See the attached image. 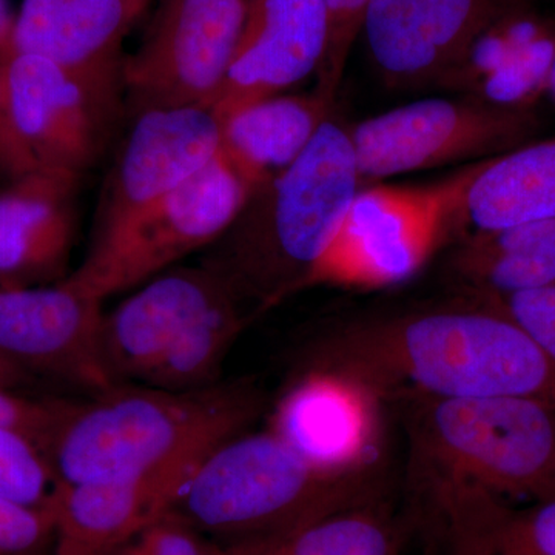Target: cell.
Returning a JSON list of instances; mask_svg holds the SVG:
<instances>
[{
    "label": "cell",
    "mask_w": 555,
    "mask_h": 555,
    "mask_svg": "<svg viewBox=\"0 0 555 555\" xmlns=\"http://www.w3.org/2000/svg\"><path fill=\"white\" fill-rule=\"evenodd\" d=\"M353 321L317 347L313 367L360 379L379 397L534 398L555 408V366L495 297Z\"/></svg>",
    "instance_id": "obj_1"
},
{
    "label": "cell",
    "mask_w": 555,
    "mask_h": 555,
    "mask_svg": "<svg viewBox=\"0 0 555 555\" xmlns=\"http://www.w3.org/2000/svg\"><path fill=\"white\" fill-rule=\"evenodd\" d=\"M259 406L250 383L188 392L119 383L82 403L56 401L40 449L56 483L181 486L208 452L246 430Z\"/></svg>",
    "instance_id": "obj_2"
},
{
    "label": "cell",
    "mask_w": 555,
    "mask_h": 555,
    "mask_svg": "<svg viewBox=\"0 0 555 555\" xmlns=\"http://www.w3.org/2000/svg\"><path fill=\"white\" fill-rule=\"evenodd\" d=\"M361 188L350 129L332 113L291 166L251 189L201 264L258 315L312 286Z\"/></svg>",
    "instance_id": "obj_3"
},
{
    "label": "cell",
    "mask_w": 555,
    "mask_h": 555,
    "mask_svg": "<svg viewBox=\"0 0 555 555\" xmlns=\"http://www.w3.org/2000/svg\"><path fill=\"white\" fill-rule=\"evenodd\" d=\"M379 467L357 474L318 469L272 430L219 444L175 492L173 514L219 545L266 539L338 511L382 502Z\"/></svg>",
    "instance_id": "obj_4"
},
{
    "label": "cell",
    "mask_w": 555,
    "mask_h": 555,
    "mask_svg": "<svg viewBox=\"0 0 555 555\" xmlns=\"http://www.w3.org/2000/svg\"><path fill=\"white\" fill-rule=\"evenodd\" d=\"M418 466L454 491L539 500L555 459V408L534 398H416Z\"/></svg>",
    "instance_id": "obj_5"
},
{
    "label": "cell",
    "mask_w": 555,
    "mask_h": 555,
    "mask_svg": "<svg viewBox=\"0 0 555 555\" xmlns=\"http://www.w3.org/2000/svg\"><path fill=\"white\" fill-rule=\"evenodd\" d=\"M251 185L219 153L195 177L150 204L104 243L89 247L65 276L72 286L105 301L217 243L238 217Z\"/></svg>",
    "instance_id": "obj_6"
},
{
    "label": "cell",
    "mask_w": 555,
    "mask_h": 555,
    "mask_svg": "<svg viewBox=\"0 0 555 555\" xmlns=\"http://www.w3.org/2000/svg\"><path fill=\"white\" fill-rule=\"evenodd\" d=\"M2 68L3 170L13 179L30 173L82 178L107 147L122 98L33 54H10Z\"/></svg>",
    "instance_id": "obj_7"
},
{
    "label": "cell",
    "mask_w": 555,
    "mask_h": 555,
    "mask_svg": "<svg viewBox=\"0 0 555 555\" xmlns=\"http://www.w3.org/2000/svg\"><path fill=\"white\" fill-rule=\"evenodd\" d=\"M534 109L499 107L463 96L411 102L350 129L363 185L448 166L486 160L535 141Z\"/></svg>",
    "instance_id": "obj_8"
},
{
    "label": "cell",
    "mask_w": 555,
    "mask_h": 555,
    "mask_svg": "<svg viewBox=\"0 0 555 555\" xmlns=\"http://www.w3.org/2000/svg\"><path fill=\"white\" fill-rule=\"evenodd\" d=\"M474 166L426 188H361L313 284L383 287L414 275L449 230Z\"/></svg>",
    "instance_id": "obj_9"
},
{
    "label": "cell",
    "mask_w": 555,
    "mask_h": 555,
    "mask_svg": "<svg viewBox=\"0 0 555 555\" xmlns=\"http://www.w3.org/2000/svg\"><path fill=\"white\" fill-rule=\"evenodd\" d=\"M248 0H160L139 49L124 61L131 116L211 104L238 47Z\"/></svg>",
    "instance_id": "obj_10"
},
{
    "label": "cell",
    "mask_w": 555,
    "mask_h": 555,
    "mask_svg": "<svg viewBox=\"0 0 555 555\" xmlns=\"http://www.w3.org/2000/svg\"><path fill=\"white\" fill-rule=\"evenodd\" d=\"M222 120L210 104L133 116L94 214L90 246L115 235L139 211L207 167L221 150Z\"/></svg>",
    "instance_id": "obj_11"
},
{
    "label": "cell",
    "mask_w": 555,
    "mask_h": 555,
    "mask_svg": "<svg viewBox=\"0 0 555 555\" xmlns=\"http://www.w3.org/2000/svg\"><path fill=\"white\" fill-rule=\"evenodd\" d=\"M537 3L539 0H372L363 35L387 86H440L488 28Z\"/></svg>",
    "instance_id": "obj_12"
},
{
    "label": "cell",
    "mask_w": 555,
    "mask_h": 555,
    "mask_svg": "<svg viewBox=\"0 0 555 555\" xmlns=\"http://www.w3.org/2000/svg\"><path fill=\"white\" fill-rule=\"evenodd\" d=\"M102 305L65 278L51 286H0V356L90 396L104 392L116 383L102 357Z\"/></svg>",
    "instance_id": "obj_13"
},
{
    "label": "cell",
    "mask_w": 555,
    "mask_h": 555,
    "mask_svg": "<svg viewBox=\"0 0 555 555\" xmlns=\"http://www.w3.org/2000/svg\"><path fill=\"white\" fill-rule=\"evenodd\" d=\"M378 398L360 379L312 367L278 401L269 430L318 469L363 473L378 466Z\"/></svg>",
    "instance_id": "obj_14"
},
{
    "label": "cell",
    "mask_w": 555,
    "mask_h": 555,
    "mask_svg": "<svg viewBox=\"0 0 555 555\" xmlns=\"http://www.w3.org/2000/svg\"><path fill=\"white\" fill-rule=\"evenodd\" d=\"M327 46L324 0H248L246 22L211 107L219 118L317 75Z\"/></svg>",
    "instance_id": "obj_15"
},
{
    "label": "cell",
    "mask_w": 555,
    "mask_h": 555,
    "mask_svg": "<svg viewBox=\"0 0 555 555\" xmlns=\"http://www.w3.org/2000/svg\"><path fill=\"white\" fill-rule=\"evenodd\" d=\"M147 2L24 0L14 17L9 56L43 57L124 100L122 42Z\"/></svg>",
    "instance_id": "obj_16"
},
{
    "label": "cell",
    "mask_w": 555,
    "mask_h": 555,
    "mask_svg": "<svg viewBox=\"0 0 555 555\" xmlns=\"http://www.w3.org/2000/svg\"><path fill=\"white\" fill-rule=\"evenodd\" d=\"M230 291L224 278L203 264L171 268L141 284L102 318V357L109 377L116 385L147 382L190 323Z\"/></svg>",
    "instance_id": "obj_17"
},
{
    "label": "cell",
    "mask_w": 555,
    "mask_h": 555,
    "mask_svg": "<svg viewBox=\"0 0 555 555\" xmlns=\"http://www.w3.org/2000/svg\"><path fill=\"white\" fill-rule=\"evenodd\" d=\"M79 181L30 173L0 193V286H40L62 275L75 235Z\"/></svg>",
    "instance_id": "obj_18"
},
{
    "label": "cell",
    "mask_w": 555,
    "mask_h": 555,
    "mask_svg": "<svg viewBox=\"0 0 555 555\" xmlns=\"http://www.w3.org/2000/svg\"><path fill=\"white\" fill-rule=\"evenodd\" d=\"M179 486L171 481L56 483L51 555H116L166 513Z\"/></svg>",
    "instance_id": "obj_19"
},
{
    "label": "cell",
    "mask_w": 555,
    "mask_h": 555,
    "mask_svg": "<svg viewBox=\"0 0 555 555\" xmlns=\"http://www.w3.org/2000/svg\"><path fill=\"white\" fill-rule=\"evenodd\" d=\"M551 219H555V138L478 160L456 208V225L473 232Z\"/></svg>",
    "instance_id": "obj_20"
},
{
    "label": "cell",
    "mask_w": 555,
    "mask_h": 555,
    "mask_svg": "<svg viewBox=\"0 0 555 555\" xmlns=\"http://www.w3.org/2000/svg\"><path fill=\"white\" fill-rule=\"evenodd\" d=\"M334 105L315 91L276 94L221 118V153L251 188L305 152Z\"/></svg>",
    "instance_id": "obj_21"
},
{
    "label": "cell",
    "mask_w": 555,
    "mask_h": 555,
    "mask_svg": "<svg viewBox=\"0 0 555 555\" xmlns=\"http://www.w3.org/2000/svg\"><path fill=\"white\" fill-rule=\"evenodd\" d=\"M449 264L469 294L502 298L555 286V219L467 233Z\"/></svg>",
    "instance_id": "obj_22"
},
{
    "label": "cell",
    "mask_w": 555,
    "mask_h": 555,
    "mask_svg": "<svg viewBox=\"0 0 555 555\" xmlns=\"http://www.w3.org/2000/svg\"><path fill=\"white\" fill-rule=\"evenodd\" d=\"M221 546V555H398L382 502L338 511L283 534Z\"/></svg>",
    "instance_id": "obj_23"
},
{
    "label": "cell",
    "mask_w": 555,
    "mask_h": 555,
    "mask_svg": "<svg viewBox=\"0 0 555 555\" xmlns=\"http://www.w3.org/2000/svg\"><path fill=\"white\" fill-rule=\"evenodd\" d=\"M255 313L230 291L201 312L167 350L147 382L163 389L201 390L218 385L230 347Z\"/></svg>",
    "instance_id": "obj_24"
},
{
    "label": "cell",
    "mask_w": 555,
    "mask_h": 555,
    "mask_svg": "<svg viewBox=\"0 0 555 555\" xmlns=\"http://www.w3.org/2000/svg\"><path fill=\"white\" fill-rule=\"evenodd\" d=\"M54 488L56 480L38 443L17 430L0 427V499L47 507Z\"/></svg>",
    "instance_id": "obj_25"
},
{
    "label": "cell",
    "mask_w": 555,
    "mask_h": 555,
    "mask_svg": "<svg viewBox=\"0 0 555 555\" xmlns=\"http://www.w3.org/2000/svg\"><path fill=\"white\" fill-rule=\"evenodd\" d=\"M327 10V46L317 73L315 93L335 105L350 51L358 35L363 33L364 21L372 0H324Z\"/></svg>",
    "instance_id": "obj_26"
},
{
    "label": "cell",
    "mask_w": 555,
    "mask_h": 555,
    "mask_svg": "<svg viewBox=\"0 0 555 555\" xmlns=\"http://www.w3.org/2000/svg\"><path fill=\"white\" fill-rule=\"evenodd\" d=\"M492 539L496 555H555V500L521 513L503 507Z\"/></svg>",
    "instance_id": "obj_27"
},
{
    "label": "cell",
    "mask_w": 555,
    "mask_h": 555,
    "mask_svg": "<svg viewBox=\"0 0 555 555\" xmlns=\"http://www.w3.org/2000/svg\"><path fill=\"white\" fill-rule=\"evenodd\" d=\"M116 555H221V546L173 514L164 513Z\"/></svg>",
    "instance_id": "obj_28"
},
{
    "label": "cell",
    "mask_w": 555,
    "mask_h": 555,
    "mask_svg": "<svg viewBox=\"0 0 555 555\" xmlns=\"http://www.w3.org/2000/svg\"><path fill=\"white\" fill-rule=\"evenodd\" d=\"M53 542V513L0 499V555H42Z\"/></svg>",
    "instance_id": "obj_29"
},
{
    "label": "cell",
    "mask_w": 555,
    "mask_h": 555,
    "mask_svg": "<svg viewBox=\"0 0 555 555\" xmlns=\"http://www.w3.org/2000/svg\"><path fill=\"white\" fill-rule=\"evenodd\" d=\"M496 299L555 366V286Z\"/></svg>",
    "instance_id": "obj_30"
},
{
    "label": "cell",
    "mask_w": 555,
    "mask_h": 555,
    "mask_svg": "<svg viewBox=\"0 0 555 555\" xmlns=\"http://www.w3.org/2000/svg\"><path fill=\"white\" fill-rule=\"evenodd\" d=\"M56 401H39L22 397L9 387H0V427L17 430L42 444L53 422Z\"/></svg>",
    "instance_id": "obj_31"
},
{
    "label": "cell",
    "mask_w": 555,
    "mask_h": 555,
    "mask_svg": "<svg viewBox=\"0 0 555 555\" xmlns=\"http://www.w3.org/2000/svg\"><path fill=\"white\" fill-rule=\"evenodd\" d=\"M14 17L11 16L7 0H0V64L9 56Z\"/></svg>",
    "instance_id": "obj_32"
},
{
    "label": "cell",
    "mask_w": 555,
    "mask_h": 555,
    "mask_svg": "<svg viewBox=\"0 0 555 555\" xmlns=\"http://www.w3.org/2000/svg\"><path fill=\"white\" fill-rule=\"evenodd\" d=\"M28 372L14 364L13 361L7 360L5 357L0 356V387H9L14 389L27 382Z\"/></svg>",
    "instance_id": "obj_33"
},
{
    "label": "cell",
    "mask_w": 555,
    "mask_h": 555,
    "mask_svg": "<svg viewBox=\"0 0 555 555\" xmlns=\"http://www.w3.org/2000/svg\"><path fill=\"white\" fill-rule=\"evenodd\" d=\"M7 115H5V76H3L2 64H0V169L3 170V160H5V137H7Z\"/></svg>",
    "instance_id": "obj_34"
},
{
    "label": "cell",
    "mask_w": 555,
    "mask_h": 555,
    "mask_svg": "<svg viewBox=\"0 0 555 555\" xmlns=\"http://www.w3.org/2000/svg\"><path fill=\"white\" fill-rule=\"evenodd\" d=\"M546 500H555V459L550 474H547L546 483L543 486L539 502H546Z\"/></svg>",
    "instance_id": "obj_35"
},
{
    "label": "cell",
    "mask_w": 555,
    "mask_h": 555,
    "mask_svg": "<svg viewBox=\"0 0 555 555\" xmlns=\"http://www.w3.org/2000/svg\"><path fill=\"white\" fill-rule=\"evenodd\" d=\"M547 94H551V98L555 101V60L553 64V68H551L550 80H547Z\"/></svg>",
    "instance_id": "obj_36"
},
{
    "label": "cell",
    "mask_w": 555,
    "mask_h": 555,
    "mask_svg": "<svg viewBox=\"0 0 555 555\" xmlns=\"http://www.w3.org/2000/svg\"><path fill=\"white\" fill-rule=\"evenodd\" d=\"M456 554L455 555H488L481 553V551L473 550V547L456 545Z\"/></svg>",
    "instance_id": "obj_37"
},
{
    "label": "cell",
    "mask_w": 555,
    "mask_h": 555,
    "mask_svg": "<svg viewBox=\"0 0 555 555\" xmlns=\"http://www.w3.org/2000/svg\"><path fill=\"white\" fill-rule=\"evenodd\" d=\"M502 555H506V554H502Z\"/></svg>",
    "instance_id": "obj_38"
}]
</instances>
